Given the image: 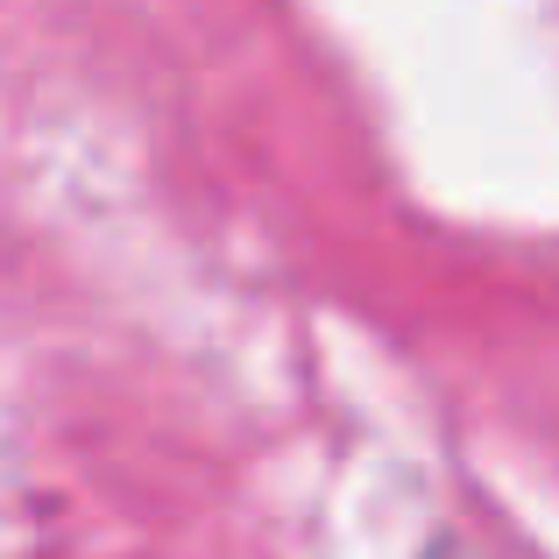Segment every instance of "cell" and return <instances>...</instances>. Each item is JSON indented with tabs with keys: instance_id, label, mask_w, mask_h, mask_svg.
<instances>
[{
	"instance_id": "cell-1",
	"label": "cell",
	"mask_w": 559,
	"mask_h": 559,
	"mask_svg": "<svg viewBox=\"0 0 559 559\" xmlns=\"http://www.w3.org/2000/svg\"><path fill=\"white\" fill-rule=\"evenodd\" d=\"M425 559H475L467 546H453V538H439V546H425Z\"/></svg>"
}]
</instances>
